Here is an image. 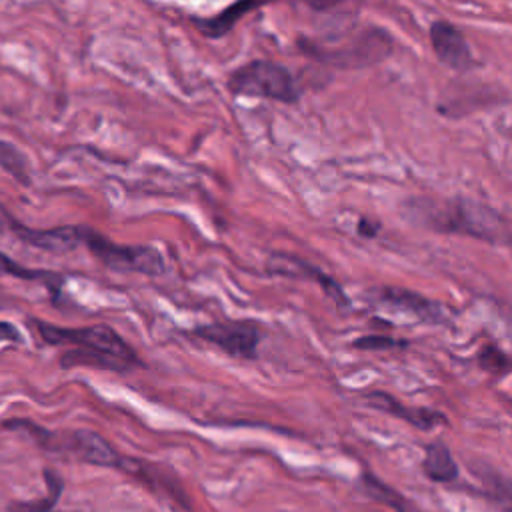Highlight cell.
<instances>
[{
	"label": "cell",
	"instance_id": "9c48e42d",
	"mask_svg": "<svg viewBox=\"0 0 512 512\" xmlns=\"http://www.w3.org/2000/svg\"><path fill=\"white\" fill-rule=\"evenodd\" d=\"M378 302L382 306L396 308L404 314L416 316L420 322L428 324H442L448 318V312L434 300H428L426 296L408 290V288H396V286H384L376 292Z\"/></svg>",
	"mask_w": 512,
	"mask_h": 512
},
{
	"label": "cell",
	"instance_id": "9a60e30c",
	"mask_svg": "<svg viewBox=\"0 0 512 512\" xmlns=\"http://www.w3.org/2000/svg\"><path fill=\"white\" fill-rule=\"evenodd\" d=\"M0 274H8V276H16L20 280H36V282H44L46 286H50V290H58V286L64 282V276L52 272V270H36V268H26L22 264H18L16 260L8 258L6 254L0 252Z\"/></svg>",
	"mask_w": 512,
	"mask_h": 512
},
{
	"label": "cell",
	"instance_id": "30bf717a",
	"mask_svg": "<svg viewBox=\"0 0 512 512\" xmlns=\"http://www.w3.org/2000/svg\"><path fill=\"white\" fill-rule=\"evenodd\" d=\"M364 398H366V402L372 408L382 410V412H386V414H390L394 418H400V420L408 422L410 426H414L418 430H424V432L448 424V418L442 412L430 410V408H410V406H404L392 394L382 392V390H372V392L364 394Z\"/></svg>",
	"mask_w": 512,
	"mask_h": 512
},
{
	"label": "cell",
	"instance_id": "7a4b0ae2",
	"mask_svg": "<svg viewBox=\"0 0 512 512\" xmlns=\"http://www.w3.org/2000/svg\"><path fill=\"white\" fill-rule=\"evenodd\" d=\"M406 212L414 222L442 234H464L490 244L508 238V226L502 216L488 204L472 198L456 196L442 202L414 198L406 204Z\"/></svg>",
	"mask_w": 512,
	"mask_h": 512
},
{
	"label": "cell",
	"instance_id": "ffe728a7",
	"mask_svg": "<svg viewBox=\"0 0 512 512\" xmlns=\"http://www.w3.org/2000/svg\"><path fill=\"white\" fill-rule=\"evenodd\" d=\"M22 336L18 332V328L10 322L0 320V342H20Z\"/></svg>",
	"mask_w": 512,
	"mask_h": 512
},
{
	"label": "cell",
	"instance_id": "4fadbf2b",
	"mask_svg": "<svg viewBox=\"0 0 512 512\" xmlns=\"http://www.w3.org/2000/svg\"><path fill=\"white\" fill-rule=\"evenodd\" d=\"M422 470H424L428 480L438 482V484H450L460 474L458 464H456L450 448L440 440L426 446L424 460H422Z\"/></svg>",
	"mask_w": 512,
	"mask_h": 512
},
{
	"label": "cell",
	"instance_id": "3957f363",
	"mask_svg": "<svg viewBox=\"0 0 512 512\" xmlns=\"http://www.w3.org/2000/svg\"><path fill=\"white\" fill-rule=\"evenodd\" d=\"M228 90L234 96L266 98L282 104L298 102L300 86L292 72L270 60H250L228 76Z\"/></svg>",
	"mask_w": 512,
	"mask_h": 512
},
{
	"label": "cell",
	"instance_id": "44dd1931",
	"mask_svg": "<svg viewBox=\"0 0 512 512\" xmlns=\"http://www.w3.org/2000/svg\"><path fill=\"white\" fill-rule=\"evenodd\" d=\"M50 512H52V510H50Z\"/></svg>",
	"mask_w": 512,
	"mask_h": 512
},
{
	"label": "cell",
	"instance_id": "6da1fadb",
	"mask_svg": "<svg viewBox=\"0 0 512 512\" xmlns=\"http://www.w3.org/2000/svg\"><path fill=\"white\" fill-rule=\"evenodd\" d=\"M34 326L46 344L74 346V350L66 352L60 358V364L64 368H70L76 364H88L104 370L124 372L134 366L136 368L142 366V360L138 358L134 348L116 330H112L106 324L62 328V326L48 324L44 320H36Z\"/></svg>",
	"mask_w": 512,
	"mask_h": 512
},
{
	"label": "cell",
	"instance_id": "d6986e66",
	"mask_svg": "<svg viewBox=\"0 0 512 512\" xmlns=\"http://www.w3.org/2000/svg\"><path fill=\"white\" fill-rule=\"evenodd\" d=\"M356 230H358V234L364 236V238H374V236L380 232V224H378L376 220H370V218L362 216V218L358 220V224H356Z\"/></svg>",
	"mask_w": 512,
	"mask_h": 512
},
{
	"label": "cell",
	"instance_id": "277c9868",
	"mask_svg": "<svg viewBox=\"0 0 512 512\" xmlns=\"http://www.w3.org/2000/svg\"><path fill=\"white\" fill-rule=\"evenodd\" d=\"M82 244L110 270L160 276L164 260L160 250L148 244H116L90 226H82Z\"/></svg>",
	"mask_w": 512,
	"mask_h": 512
},
{
	"label": "cell",
	"instance_id": "8992f818",
	"mask_svg": "<svg viewBox=\"0 0 512 512\" xmlns=\"http://www.w3.org/2000/svg\"><path fill=\"white\" fill-rule=\"evenodd\" d=\"M302 46V52L308 56H314L324 62H332L338 66H368L372 62H378L386 58L392 50V40L386 34V30H372L364 32L360 38H356L352 44H346L338 50H326L318 48L310 40H298Z\"/></svg>",
	"mask_w": 512,
	"mask_h": 512
},
{
	"label": "cell",
	"instance_id": "ba28073f",
	"mask_svg": "<svg viewBox=\"0 0 512 512\" xmlns=\"http://www.w3.org/2000/svg\"><path fill=\"white\" fill-rule=\"evenodd\" d=\"M430 44L436 58L452 70L466 72L476 66L462 30L448 20H434L430 24Z\"/></svg>",
	"mask_w": 512,
	"mask_h": 512
},
{
	"label": "cell",
	"instance_id": "5bb4252c",
	"mask_svg": "<svg viewBox=\"0 0 512 512\" xmlns=\"http://www.w3.org/2000/svg\"><path fill=\"white\" fill-rule=\"evenodd\" d=\"M362 486L366 490L368 496H372L374 500L386 504L388 508H392L394 512H420L410 500H406L402 494H398L392 486L384 484L380 478H376L370 470H364L362 476Z\"/></svg>",
	"mask_w": 512,
	"mask_h": 512
},
{
	"label": "cell",
	"instance_id": "e0dca14e",
	"mask_svg": "<svg viewBox=\"0 0 512 512\" xmlns=\"http://www.w3.org/2000/svg\"><path fill=\"white\" fill-rule=\"evenodd\" d=\"M478 364L494 374V376H506L510 372V358L506 352H502L498 346L494 344H486L480 348L478 352Z\"/></svg>",
	"mask_w": 512,
	"mask_h": 512
},
{
	"label": "cell",
	"instance_id": "52a82bcc",
	"mask_svg": "<svg viewBox=\"0 0 512 512\" xmlns=\"http://www.w3.org/2000/svg\"><path fill=\"white\" fill-rule=\"evenodd\" d=\"M266 272L272 276H286V278L316 282L324 290V294L330 296L336 304H340V306L348 304V296L344 294L342 286L334 278H330L324 270H320L318 266H314L308 260L298 258L294 254L272 252L266 260Z\"/></svg>",
	"mask_w": 512,
	"mask_h": 512
},
{
	"label": "cell",
	"instance_id": "7c38bea8",
	"mask_svg": "<svg viewBox=\"0 0 512 512\" xmlns=\"http://www.w3.org/2000/svg\"><path fill=\"white\" fill-rule=\"evenodd\" d=\"M260 6H264V2H252V0L250 2H234L214 16H192L190 20L202 36L222 38L238 24V20L244 14H248L250 10H258Z\"/></svg>",
	"mask_w": 512,
	"mask_h": 512
},
{
	"label": "cell",
	"instance_id": "2e32d148",
	"mask_svg": "<svg viewBox=\"0 0 512 512\" xmlns=\"http://www.w3.org/2000/svg\"><path fill=\"white\" fill-rule=\"evenodd\" d=\"M0 168L6 170L12 178H16L20 184L30 182L26 158L6 140H0Z\"/></svg>",
	"mask_w": 512,
	"mask_h": 512
},
{
	"label": "cell",
	"instance_id": "8fae6325",
	"mask_svg": "<svg viewBox=\"0 0 512 512\" xmlns=\"http://www.w3.org/2000/svg\"><path fill=\"white\" fill-rule=\"evenodd\" d=\"M12 228L22 242L54 254L70 252L82 244V226H58L48 230H34L14 222Z\"/></svg>",
	"mask_w": 512,
	"mask_h": 512
},
{
	"label": "cell",
	"instance_id": "ac0fdd59",
	"mask_svg": "<svg viewBox=\"0 0 512 512\" xmlns=\"http://www.w3.org/2000/svg\"><path fill=\"white\" fill-rule=\"evenodd\" d=\"M408 342L402 338H394V336H386V334H364L358 336L352 342V348L356 350H364V352H376V350H396V348H406Z\"/></svg>",
	"mask_w": 512,
	"mask_h": 512
},
{
	"label": "cell",
	"instance_id": "5b68a950",
	"mask_svg": "<svg viewBox=\"0 0 512 512\" xmlns=\"http://www.w3.org/2000/svg\"><path fill=\"white\" fill-rule=\"evenodd\" d=\"M188 334L240 360H254L258 356V344L262 340V330L254 320H220L196 326Z\"/></svg>",
	"mask_w": 512,
	"mask_h": 512
}]
</instances>
